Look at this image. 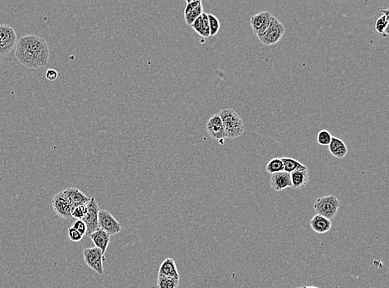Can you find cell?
I'll list each match as a JSON object with an SVG mask.
<instances>
[{
  "label": "cell",
  "mask_w": 389,
  "mask_h": 288,
  "mask_svg": "<svg viewBox=\"0 0 389 288\" xmlns=\"http://www.w3.org/2000/svg\"><path fill=\"white\" fill-rule=\"evenodd\" d=\"M49 47L42 37L29 34L20 37L15 49L17 61L28 68L45 67L49 61Z\"/></svg>",
  "instance_id": "obj_1"
},
{
  "label": "cell",
  "mask_w": 389,
  "mask_h": 288,
  "mask_svg": "<svg viewBox=\"0 0 389 288\" xmlns=\"http://www.w3.org/2000/svg\"><path fill=\"white\" fill-rule=\"evenodd\" d=\"M218 115L222 121L226 138H238L243 134V121L236 111L232 109H223Z\"/></svg>",
  "instance_id": "obj_2"
},
{
  "label": "cell",
  "mask_w": 389,
  "mask_h": 288,
  "mask_svg": "<svg viewBox=\"0 0 389 288\" xmlns=\"http://www.w3.org/2000/svg\"><path fill=\"white\" fill-rule=\"evenodd\" d=\"M340 201L333 195L318 198L314 204V210L316 215L325 217L331 221L337 215L340 209Z\"/></svg>",
  "instance_id": "obj_3"
},
{
  "label": "cell",
  "mask_w": 389,
  "mask_h": 288,
  "mask_svg": "<svg viewBox=\"0 0 389 288\" xmlns=\"http://www.w3.org/2000/svg\"><path fill=\"white\" fill-rule=\"evenodd\" d=\"M286 30L284 25L273 16L267 29L257 37L261 43L266 46H271L280 42Z\"/></svg>",
  "instance_id": "obj_4"
},
{
  "label": "cell",
  "mask_w": 389,
  "mask_h": 288,
  "mask_svg": "<svg viewBox=\"0 0 389 288\" xmlns=\"http://www.w3.org/2000/svg\"><path fill=\"white\" fill-rule=\"evenodd\" d=\"M17 42V33L10 25L0 24V55L9 53Z\"/></svg>",
  "instance_id": "obj_5"
},
{
  "label": "cell",
  "mask_w": 389,
  "mask_h": 288,
  "mask_svg": "<svg viewBox=\"0 0 389 288\" xmlns=\"http://www.w3.org/2000/svg\"><path fill=\"white\" fill-rule=\"evenodd\" d=\"M83 259L86 266L99 275H103V263L106 259L100 249L96 247L84 249Z\"/></svg>",
  "instance_id": "obj_6"
},
{
  "label": "cell",
  "mask_w": 389,
  "mask_h": 288,
  "mask_svg": "<svg viewBox=\"0 0 389 288\" xmlns=\"http://www.w3.org/2000/svg\"><path fill=\"white\" fill-rule=\"evenodd\" d=\"M86 206H87V214L82 219V221L86 225V236L90 237L91 234H93L94 232L99 229L98 214L100 209L97 201L94 197L90 199V201L86 204Z\"/></svg>",
  "instance_id": "obj_7"
},
{
  "label": "cell",
  "mask_w": 389,
  "mask_h": 288,
  "mask_svg": "<svg viewBox=\"0 0 389 288\" xmlns=\"http://www.w3.org/2000/svg\"><path fill=\"white\" fill-rule=\"evenodd\" d=\"M98 224L99 229H102L110 236L118 234L122 229L121 224L107 210H99Z\"/></svg>",
  "instance_id": "obj_8"
},
{
  "label": "cell",
  "mask_w": 389,
  "mask_h": 288,
  "mask_svg": "<svg viewBox=\"0 0 389 288\" xmlns=\"http://www.w3.org/2000/svg\"><path fill=\"white\" fill-rule=\"evenodd\" d=\"M52 205L53 211L59 218L64 219H70L72 218V206L62 191L57 193L52 197Z\"/></svg>",
  "instance_id": "obj_9"
},
{
  "label": "cell",
  "mask_w": 389,
  "mask_h": 288,
  "mask_svg": "<svg viewBox=\"0 0 389 288\" xmlns=\"http://www.w3.org/2000/svg\"><path fill=\"white\" fill-rule=\"evenodd\" d=\"M206 130L212 139L218 141L220 144H224V140L226 139L224 128L218 113L210 117L206 125Z\"/></svg>",
  "instance_id": "obj_10"
},
{
  "label": "cell",
  "mask_w": 389,
  "mask_h": 288,
  "mask_svg": "<svg viewBox=\"0 0 389 288\" xmlns=\"http://www.w3.org/2000/svg\"><path fill=\"white\" fill-rule=\"evenodd\" d=\"M272 17L273 16L270 12H261L251 16L250 18V25L254 33L257 37L267 29Z\"/></svg>",
  "instance_id": "obj_11"
},
{
  "label": "cell",
  "mask_w": 389,
  "mask_h": 288,
  "mask_svg": "<svg viewBox=\"0 0 389 288\" xmlns=\"http://www.w3.org/2000/svg\"><path fill=\"white\" fill-rule=\"evenodd\" d=\"M270 185L275 191H282L286 188L291 187V174L282 172L276 173L270 178Z\"/></svg>",
  "instance_id": "obj_12"
},
{
  "label": "cell",
  "mask_w": 389,
  "mask_h": 288,
  "mask_svg": "<svg viewBox=\"0 0 389 288\" xmlns=\"http://www.w3.org/2000/svg\"><path fill=\"white\" fill-rule=\"evenodd\" d=\"M62 193L67 197L72 208L77 205H86L90 201V198L87 197L84 193L81 192V190H79L77 188H67L63 190Z\"/></svg>",
  "instance_id": "obj_13"
},
{
  "label": "cell",
  "mask_w": 389,
  "mask_h": 288,
  "mask_svg": "<svg viewBox=\"0 0 389 288\" xmlns=\"http://www.w3.org/2000/svg\"><path fill=\"white\" fill-rule=\"evenodd\" d=\"M91 241L97 249L101 250V253L105 255L106 249L108 248L110 242H111V236L107 233L103 231L102 229H99L96 231L94 232L93 234L90 235Z\"/></svg>",
  "instance_id": "obj_14"
},
{
  "label": "cell",
  "mask_w": 389,
  "mask_h": 288,
  "mask_svg": "<svg viewBox=\"0 0 389 288\" xmlns=\"http://www.w3.org/2000/svg\"><path fill=\"white\" fill-rule=\"evenodd\" d=\"M158 276L168 277V278H172V279H180V274H179V271H178L175 259H170V258L165 259V261L163 262L161 265H160Z\"/></svg>",
  "instance_id": "obj_15"
},
{
  "label": "cell",
  "mask_w": 389,
  "mask_h": 288,
  "mask_svg": "<svg viewBox=\"0 0 389 288\" xmlns=\"http://www.w3.org/2000/svg\"><path fill=\"white\" fill-rule=\"evenodd\" d=\"M311 229L313 231L317 233V234H323L330 231L332 227V223L329 219L325 217L320 216V215H315L313 217L311 220Z\"/></svg>",
  "instance_id": "obj_16"
},
{
  "label": "cell",
  "mask_w": 389,
  "mask_h": 288,
  "mask_svg": "<svg viewBox=\"0 0 389 288\" xmlns=\"http://www.w3.org/2000/svg\"><path fill=\"white\" fill-rule=\"evenodd\" d=\"M329 146L330 154L338 159H343L348 154V148L345 142L340 138L332 136Z\"/></svg>",
  "instance_id": "obj_17"
},
{
  "label": "cell",
  "mask_w": 389,
  "mask_h": 288,
  "mask_svg": "<svg viewBox=\"0 0 389 288\" xmlns=\"http://www.w3.org/2000/svg\"><path fill=\"white\" fill-rule=\"evenodd\" d=\"M291 187L296 190L302 189L306 187V185L308 184L309 173L308 170H297L295 172L291 173Z\"/></svg>",
  "instance_id": "obj_18"
},
{
  "label": "cell",
  "mask_w": 389,
  "mask_h": 288,
  "mask_svg": "<svg viewBox=\"0 0 389 288\" xmlns=\"http://www.w3.org/2000/svg\"><path fill=\"white\" fill-rule=\"evenodd\" d=\"M283 163L284 171L289 174L297 171V170H308L306 165L301 164L300 161L295 160L293 158L283 157L281 158Z\"/></svg>",
  "instance_id": "obj_19"
},
{
  "label": "cell",
  "mask_w": 389,
  "mask_h": 288,
  "mask_svg": "<svg viewBox=\"0 0 389 288\" xmlns=\"http://www.w3.org/2000/svg\"><path fill=\"white\" fill-rule=\"evenodd\" d=\"M389 9H383V14L375 22V30L380 34L388 37V27H389Z\"/></svg>",
  "instance_id": "obj_20"
},
{
  "label": "cell",
  "mask_w": 389,
  "mask_h": 288,
  "mask_svg": "<svg viewBox=\"0 0 389 288\" xmlns=\"http://www.w3.org/2000/svg\"><path fill=\"white\" fill-rule=\"evenodd\" d=\"M157 288H180V279L158 276Z\"/></svg>",
  "instance_id": "obj_21"
},
{
  "label": "cell",
  "mask_w": 389,
  "mask_h": 288,
  "mask_svg": "<svg viewBox=\"0 0 389 288\" xmlns=\"http://www.w3.org/2000/svg\"><path fill=\"white\" fill-rule=\"evenodd\" d=\"M266 170L269 174H271V175L284 171L283 163H282L281 158H274L272 160H270L268 164L266 165Z\"/></svg>",
  "instance_id": "obj_22"
},
{
  "label": "cell",
  "mask_w": 389,
  "mask_h": 288,
  "mask_svg": "<svg viewBox=\"0 0 389 288\" xmlns=\"http://www.w3.org/2000/svg\"><path fill=\"white\" fill-rule=\"evenodd\" d=\"M203 12V8H202V5L200 4L199 6H197L196 8L190 11L187 14H185V22L188 26H191L194 23L195 20L197 19V17H200Z\"/></svg>",
  "instance_id": "obj_23"
},
{
  "label": "cell",
  "mask_w": 389,
  "mask_h": 288,
  "mask_svg": "<svg viewBox=\"0 0 389 288\" xmlns=\"http://www.w3.org/2000/svg\"><path fill=\"white\" fill-rule=\"evenodd\" d=\"M207 17H208V22H209L210 27V36H216V35L219 32L220 25L219 20L216 16L211 13L207 14Z\"/></svg>",
  "instance_id": "obj_24"
},
{
  "label": "cell",
  "mask_w": 389,
  "mask_h": 288,
  "mask_svg": "<svg viewBox=\"0 0 389 288\" xmlns=\"http://www.w3.org/2000/svg\"><path fill=\"white\" fill-rule=\"evenodd\" d=\"M87 214V206L86 205H77L72 208L71 215L77 220H82Z\"/></svg>",
  "instance_id": "obj_25"
},
{
  "label": "cell",
  "mask_w": 389,
  "mask_h": 288,
  "mask_svg": "<svg viewBox=\"0 0 389 288\" xmlns=\"http://www.w3.org/2000/svg\"><path fill=\"white\" fill-rule=\"evenodd\" d=\"M332 139V136L329 131L326 130H322L320 131L317 135V142L318 144H320V145L323 146H328L330 145V141Z\"/></svg>",
  "instance_id": "obj_26"
},
{
  "label": "cell",
  "mask_w": 389,
  "mask_h": 288,
  "mask_svg": "<svg viewBox=\"0 0 389 288\" xmlns=\"http://www.w3.org/2000/svg\"><path fill=\"white\" fill-rule=\"evenodd\" d=\"M209 36L210 27L208 17H207V13L203 12L202 13V37H208Z\"/></svg>",
  "instance_id": "obj_27"
},
{
  "label": "cell",
  "mask_w": 389,
  "mask_h": 288,
  "mask_svg": "<svg viewBox=\"0 0 389 288\" xmlns=\"http://www.w3.org/2000/svg\"><path fill=\"white\" fill-rule=\"evenodd\" d=\"M72 228L84 236L86 234V225L82 220H76L72 224Z\"/></svg>",
  "instance_id": "obj_28"
},
{
  "label": "cell",
  "mask_w": 389,
  "mask_h": 288,
  "mask_svg": "<svg viewBox=\"0 0 389 288\" xmlns=\"http://www.w3.org/2000/svg\"><path fill=\"white\" fill-rule=\"evenodd\" d=\"M187 4L185 8V14H187L190 11L194 9L197 6L202 4V1L200 0H187Z\"/></svg>",
  "instance_id": "obj_29"
},
{
  "label": "cell",
  "mask_w": 389,
  "mask_h": 288,
  "mask_svg": "<svg viewBox=\"0 0 389 288\" xmlns=\"http://www.w3.org/2000/svg\"><path fill=\"white\" fill-rule=\"evenodd\" d=\"M67 234H68V237H69L70 240L72 242H80L81 239H82V238H83V236H82L80 233H78L76 229H73L72 227H71V228L68 229Z\"/></svg>",
  "instance_id": "obj_30"
},
{
  "label": "cell",
  "mask_w": 389,
  "mask_h": 288,
  "mask_svg": "<svg viewBox=\"0 0 389 288\" xmlns=\"http://www.w3.org/2000/svg\"><path fill=\"white\" fill-rule=\"evenodd\" d=\"M190 27H192L193 29L194 30L197 34L202 36V15L200 17H197V19L195 20L194 23Z\"/></svg>",
  "instance_id": "obj_31"
},
{
  "label": "cell",
  "mask_w": 389,
  "mask_h": 288,
  "mask_svg": "<svg viewBox=\"0 0 389 288\" xmlns=\"http://www.w3.org/2000/svg\"><path fill=\"white\" fill-rule=\"evenodd\" d=\"M46 78L49 81H55L58 77V72L55 69H48L46 72Z\"/></svg>",
  "instance_id": "obj_32"
},
{
  "label": "cell",
  "mask_w": 389,
  "mask_h": 288,
  "mask_svg": "<svg viewBox=\"0 0 389 288\" xmlns=\"http://www.w3.org/2000/svg\"><path fill=\"white\" fill-rule=\"evenodd\" d=\"M307 288H315V287H307Z\"/></svg>",
  "instance_id": "obj_33"
},
{
  "label": "cell",
  "mask_w": 389,
  "mask_h": 288,
  "mask_svg": "<svg viewBox=\"0 0 389 288\" xmlns=\"http://www.w3.org/2000/svg\"><path fill=\"white\" fill-rule=\"evenodd\" d=\"M307 288V287H301V288Z\"/></svg>",
  "instance_id": "obj_34"
}]
</instances>
